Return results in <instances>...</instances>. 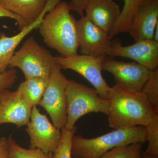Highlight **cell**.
Masks as SVG:
<instances>
[{
	"label": "cell",
	"mask_w": 158,
	"mask_h": 158,
	"mask_svg": "<svg viewBox=\"0 0 158 158\" xmlns=\"http://www.w3.org/2000/svg\"><path fill=\"white\" fill-rule=\"evenodd\" d=\"M102 69L113 75L116 85L137 92L141 91L150 72L135 62L117 61L107 56L102 62Z\"/></svg>",
	"instance_id": "9c48e42d"
},
{
	"label": "cell",
	"mask_w": 158,
	"mask_h": 158,
	"mask_svg": "<svg viewBox=\"0 0 158 158\" xmlns=\"http://www.w3.org/2000/svg\"><path fill=\"white\" fill-rule=\"evenodd\" d=\"M10 157L9 139L6 137L0 138V158Z\"/></svg>",
	"instance_id": "4316f807"
},
{
	"label": "cell",
	"mask_w": 158,
	"mask_h": 158,
	"mask_svg": "<svg viewBox=\"0 0 158 158\" xmlns=\"http://www.w3.org/2000/svg\"><path fill=\"white\" fill-rule=\"evenodd\" d=\"M48 0H0V6L7 11L22 18L28 25L38 19Z\"/></svg>",
	"instance_id": "2e32d148"
},
{
	"label": "cell",
	"mask_w": 158,
	"mask_h": 158,
	"mask_svg": "<svg viewBox=\"0 0 158 158\" xmlns=\"http://www.w3.org/2000/svg\"><path fill=\"white\" fill-rule=\"evenodd\" d=\"M142 158H158V156L150 155L144 152L142 154Z\"/></svg>",
	"instance_id": "f1b7e54d"
},
{
	"label": "cell",
	"mask_w": 158,
	"mask_h": 158,
	"mask_svg": "<svg viewBox=\"0 0 158 158\" xmlns=\"http://www.w3.org/2000/svg\"><path fill=\"white\" fill-rule=\"evenodd\" d=\"M26 132L30 138L29 148L39 149L45 153L53 154L59 146L61 138V129L51 123L37 106L32 108L30 121Z\"/></svg>",
	"instance_id": "ba28073f"
},
{
	"label": "cell",
	"mask_w": 158,
	"mask_h": 158,
	"mask_svg": "<svg viewBox=\"0 0 158 158\" xmlns=\"http://www.w3.org/2000/svg\"><path fill=\"white\" fill-rule=\"evenodd\" d=\"M33 106L18 89H6L0 94V125L12 123L18 128L27 126Z\"/></svg>",
	"instance_id": "8fae6325"
},
{
	"label": "cell",
	"mask_w": 158,
	"mask_h": 158,
	"mask_svg": "<svg viewBox=\"0 0 158 158\" xmlns=\"http://www.w3.org/2000/svg\"><path fill=\"white\" fill-rule=\"evenodd\" d=\"M71 11L68 3L60 2L46 14L38 27L46 45L62 57L78 54L77 20Z\"/></svg>",
	"instance_id": "7a4b0ae2"
},
{
	"label": "cell",
	"mask_w": 158,
	"mask_h": 158,
	"mask_svg": "<svg viewBox=\"0 0 158 158\" xmlns=\"http://www.w3.org/2000/svg\"><path fill=\"white\" fill-rule=\"evenodd\" d=\"M2 17L9 18L15 20L16 23L19 25V27L21 29L24 27L28 25L22 18L9 12L0 6V18Z\"/></svg>",
	"instance_id": "484cf974"
},
{
	"label": "cell",
	"mask_w": 158,
	"mask_h": 158,
	"mask_svg": "<svg viewBox=\"0 0 158 158\" xmlns=\"http://www.w3.org/2000/svg\"><path fill=\"white\" fill-rule=\"evenodd\" d=\"M77 131L76 126L71 130H68L65 127L61 129L62 138L56 150L53 153V158H72V141Z\"/></svg>",
	"instance_id": "603a6c76"
},
{
	"label": "cell",
	"mask_w": 158,
	"mask_h": 158,
	"mask_svg": "<svg viewBox=\"0 0 158 158\" xmlns=\"http://www.w3.org/2000/svg\"><path fill=\"white\" fill-rule=\"evenodd\" d=\"M66 93L67 123L65 127L67 129H72L79 118L88 113H102L107 116L109 100L100 97L94 88L68 80Z\"/></svg>",
	"instance_id": "277c9868"
},
{
	"label": "cell",
	"mask_w": 158,
	"mask_h": 158,
	"mask_svg": "<svg viewBox=\"0 0 158 158\" xmlns=\"http://www.w3.org/2000/svg\"><path fill=\"white\" fill-rule=\"evenodd\" d=\"M55 57L61 69H70L80 74L93 85L100 97L108 100L111 87L102 74V63L105 57L77 54L70 56Z\"/></svg>",
	"instance_id": "52a82bcc"
},
{
	"label": "cell",
	"mask_w": 158,
	"mask_h": 158,
	"mask_svg": "<svg viewBox=\"0 0 158 158\" xmlns=\"http://www.w3.org/2000/svg\"><path fill=\"white\" fill-rule=\"evenodd\" d=\"M76 25L78 49L81 55L106 56L113 43L109 33L94 25L84 15L77 20Z\"/></svg>",
	"instance_id": "30bf717a"
},
{
	"label": "cell",
	"mask_w": 158,
	"mask_h": 158,
	"mask_svg": "<svg viewBox=\"0 0 158 158\" xmlns=\"http://www.w3.org/2000/svg\"><path fill=\"white\" fill-rule=\"evenodd\" d=\"M56 63L55 57L50 52L31 37L15 52L9 61V68H19L25 80L34 77L49 79Z\"/></svg>",
	"instance_id": "5b68a950"
},
{
	"label": "cell",
	"mask_w": 158,
	"mask_h": 158,
	"mask_svg": "<svg viewBox=\"0 0 158 158\" xmlns=\"http://www.w3.org/2000/svg\"><path fill=\"white\" fill-rule=\"evenodd\" d=\"M89 0H70L68 3L71 11L76 12L81 16L83 13Z\"/></svg>",
	"instance_id": "d4e9b609"
},
{
	"label": "cell",
	"mask_w": 158,
	"mask_h": 158,
	"mask_svg": "<svg viewBox=\"0 0 158 158\" xmlns=\"http://www.w3.org/2000/svg\"><path fill=\"white\" fill-rule=\"evenodd\" d=\"M158 24L156 27L154 33L153 40L156 42H158Z\"/></svg>",
	"instance_id": "83f0119b"
},
{
	"label": "cell",
	"mask_w": 158,
	"mask_h": 158,
	"mask_svg": "<svg viewBox=\"0 0 158 158\" xmlns=\"http://www.w3.org/2000/svg\"><path fill=\"white\" fill-rule=\"evenodd\" d=\"M61 0H48L42 13L37 20L31 24L24 27L18 34L7 37L5 33L0 32V73L9 68V62L15 53V49L21 42L30 33L38 28L46 14L54 9Z\"/></svg>",
	"instance_id": "5bb4252c"
},
{
	"label": "cell",
	"mask_w": 158,
	"mask_h": 158,
	"mask_svg": "<svg viewBox=\"0 0 158 158\" xmlns=\"http://www.w3.org/2000/svg\"><path fill=\"white\" fill-rule=\"evenodd\" d=\"M9 139V152L11 158H53V154L45 153L39 149H26L21 147L10 136Z\"/></svg>",
	"instance_id": "d6986e66"
},
{
	"label": "cell",
	"mask_w": 158,
	"mask_h": 158,
	"mask_svg": "<svg viewBox=\"0 0 158 158\" xmlns=\"http://www.w3.org/2000/svg\"><path fill=\"white\" fill-rule=\"evenodd\" d=\"M107 55L132 59L150 70L158 69V42L153 40H138L128 46H123L118 41L112 43Z\"/></svg>",
	"instance_id": "7c38bea8"
},
{
	"label": "cell",
	"mask_w": 158,
	"mask_h": 158,
	"mask_svg": "<svg viewBox=\"0 0 158 158\" xmlns=\"http://www.w3.org/2000/svg\"><path fill=\"white\" fill-rule=\"evenodd\" d=\"M67 81L68 79L62 73V69L56 63L39 104L48 113L53 124L59 129L65 127L67 123Z\"/></svg>",
	"instance_id": "8992f818"
},
{
	"label": "cell",
	"mask_w": 158,
	"mask_h": 158,
	"mask_svg": "<svg viewBox=\"0 0 158 158\" xmlns=\"http://www.w3.org/2000/svg\"><path fill=\"white\" fill-rule=\"evenodd\" d=\"M158 24V0H147L133 18L128 33L135 41L153 40Z\"/></svg>",
	"instance_id": "4fadbf2b"
},
{
	"label": "cell",
	"mask_w": 158,
	"mask_h": 158,
	"mask_svg": "<svg viewBox=\"0 0 158 158\" xmlns=\"http://www.w3.org/2000/svg\"><path fill=\"white\" fill-rule=\"evenodd\" d=\"M142 143L116 147L98 158H142Z\"/></svg>",
	"instance_id": "ffe728a7"
},
{
	"label": "cell",
	"mask_w": 158,
	"mask_h": 158,
	"mask_svg": "<svg viewBox=\"0 0 158 158\" xmlns=\"http://www.w3.org/2000/svg\"><path fill=\"white\" fill-rule=\"evenodd\" d=\"M85 17L109 33L121 13L120 7L113 0H89L85 8Z\"/></svg>",
	"instance_id": "9a60e30c"
},
{
	"label": "cell",
	"mask_w": 158,
	"mask_h": 158,
	"mask_svg": "<svg viewBox=\"0 0 158 158\" xmlns=\"http://www.w3.org/2000/svg\"><path fill=\"white\" fill-rule=\"evenodd\" d=\"M17 78V71L15 68H9L0 73V94L11 88Z\"/></svg>",
	"instance_id": "cb8c5ba5"
},
{
	"label": "cell",
	"mask_w": 158,
	"mask_h": 158,
	"mask_svg": "<svg viewBox=\"0 0 158 158\" xmlns=\"http://www.w3.org/2000/svg\"><path fill=\"white\" fill-rule=\"evenodd\" d=\"M9 158H10V157H9Z\"/></svg>",
	"instance_id": "f546056e"
},
{
	"label": "cell",
	"mask_w": 158,
	"mask_h": 158,
	"mask_svg": "<svg viewBox=\"0 0 158 158\" xmlns=\"http://www.w3.org/2000/svg\"><path fill=\"white\" fill-rule=\"evenodd\" d=\"M146 141L148 145L145 152L158 156V112H156L152 121L144 126Z\"/></svg>",
	"instance_id": "7402d4cb"
},
{
	"label": "cell",
	"mask_w": 158,
	"mask_h": 158,
	"mask_svg": "<svg viewBox=\"0 0 158 158\" xmlns=\"http://www.w3.org/2000/svg\"><path fill=\"white\" fill-rule=\"evenodd\" d=\"M146 141L145 127L142 126L114 129L96 138H85L74 135L71 144L74 158H98L116 147Z\"/></svg>",
	"instance_id": "3957f363"
},
{
	"label": "cell",
	"mask_w": 158,
	"mask_h": 158,
	"mask_svg": "<svg viewBox=\"0 0 158 158\" xmlns=\"http://www.w3.org/2000/svg\"><path fill=\"white\" fill-rule=\"evenodd\" d=\"M147 0H123L124 5L115 25L109 32L111 38L129 30L133 18Z\"/></svg>",
	"instance_id": "e0dca14e"
},
{
	"label": "cell",
	"mask_w": 158,
	"mask_h": 158,
	"mask_svg": "<svg viewBox=\"0 0 158 158\" xmlns=\"http://www.w3.org/2000/svg\"><path fill=\"white\" fill-rule=\"evenodd\" d=\"M147 96L154 111L158 112V69L150 70L141 91Z\"/></svg>",
	"instance_id": "44dd1931"
},
{
	"label": "cell",
	"mask_w": 158,
	"mask_h": 158,
	"mask_svg": "<svg viewBox=\"0 0 158 158\" xmlns=\"http://www.w3.org/2000/svg\"><path fill=\"white\" fill-rule=\"evenodd\" d=\"M48 79L34 77L26 79L17 89L23 94L32 106L39 105L48 84Z\"/></svg>",
	"instance_id": "ac0fdd59"
},
{
	"label": "cell",
	"mask_w": 158,
	"mask_h": 158,
	"mask_svg": "<svg viewBox=\"0 0 158 158\" xmlns=\"http://www.w3.org/2000/svg\"><path fill=\"white\" fill-rule=\"evenodd\" d=\"M108 100V123L114 129L145 126L156 112L142 91H133L120 85L111 87Z\"/></svg>",
	"instance_id": "6da1fadb"
}]
</instances>
